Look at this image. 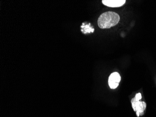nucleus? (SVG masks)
<instances>
[{
    "mask_svg": "<svg viewBox=\"0 0 156 117\" xmlns=\"http://www.w3.org/2000/svg\"><path fill=\"white\" fill-rule=\"evenodd\" d=\"M120 16L117 13L112 11L105 12L99 16L98 26L101 29H108L118 24Z\"/></svg>",
    "mask_w": 156,
    "mask_h": 117,
    "instance_id": "1",
    "label": "nucleus"
},
{
    "mask_svg": "<svg viewBox=\"0 0 156 117\" xmlns=\"http://www.w3.org/2000/svg\"><path fill=\"white\" fill-rule=\"evenodd\" d=\"M132 107L134 111L136 112L137 117L142 116L144 114V111L146 107L145 102L142 101H136L135 97L132 98L131 101Z\"/></svg>",
    "mask_w": 156,
    "mask_h": 117,
    "instance_id": "2",
    "label": "nucleus"
},
{
    "mask_svg": "<svg viewBox=\"0 0 156 117\" xmlns=\"http://www.w3.org/2000/svg\"><path fill=\"white\" fill-rule=\"evenodd\" d=\"M121 76L117 72L112 73L109 76L108 80V85L111 89H115L118 87L121 81Z\"/></svg>",
    "mask_w": 156,
    "mask_h": 117,
    "instance_id": "3",
    "label": "nucleus"
},
{
    "mask_svg": "<svg viewBox=\"0 0 156 117\" xmlns=\"http://www.w3.org/2000/svg\"><path fill=\"white\" fill-rule=\"evenodd\" d=\"M125 0H103L102 3L104 5L112 8L121 7L125 4Z\"/></svg>",
    "mask_w": 156,
    "mask_h": 117,
    "instance_id": "4",
    "label": "nucleus"
},
{
    "mask_svg": "<svg viewBox=\"0 0 156 117\" xmlns=\"http://www.w3.org/2000/svg\"><path fill=\"white\" fill-rule=\"evenodd\" d=\"M135 97L136 101H139L142 98V95H141V93H139L136 94V96Z\"/></svg>",
    "mask_w": 156,
    "mask_h": 117,
    "instance_id": "5",
    "label": "nucleus"
}]
</instances>
